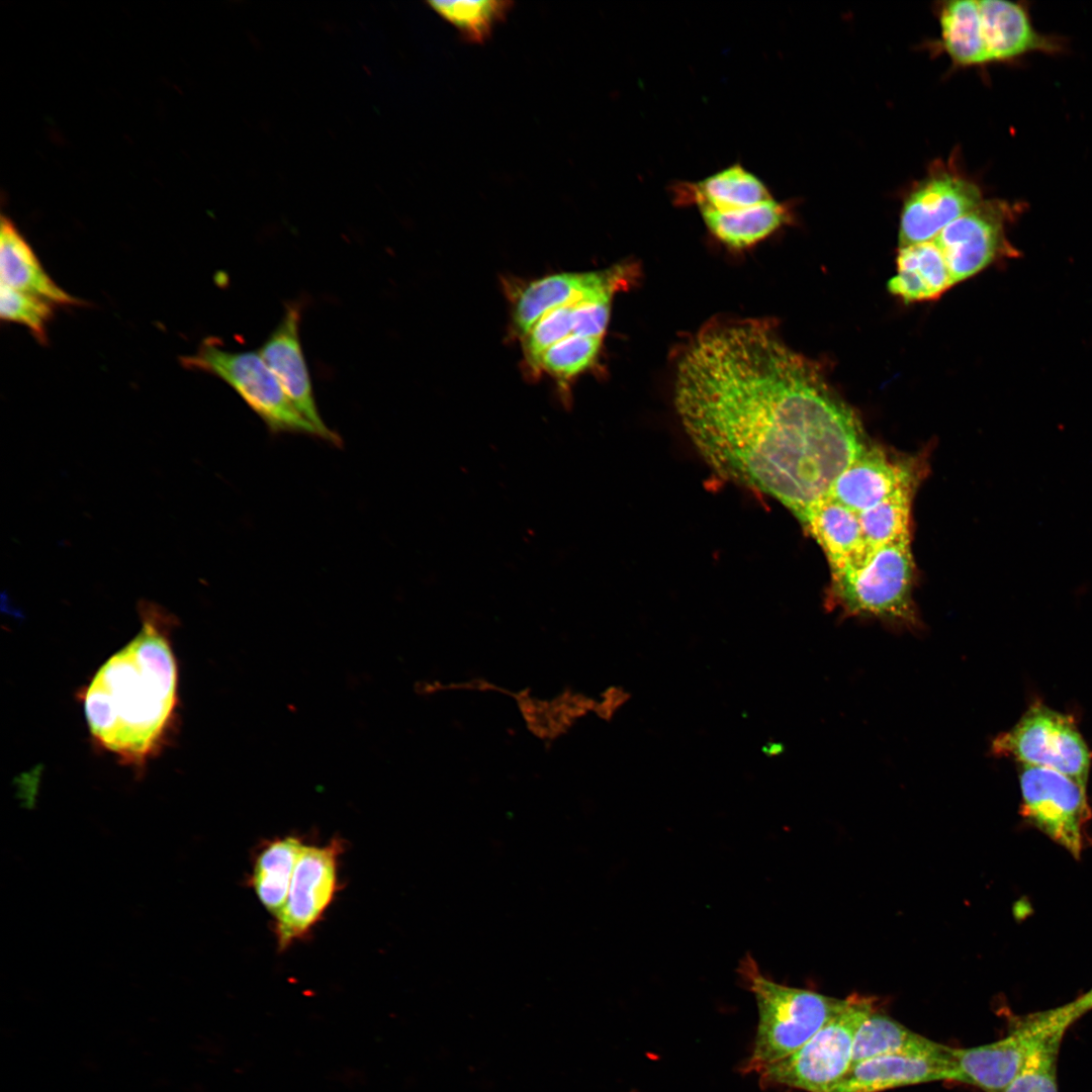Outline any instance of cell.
Instances as JSON below:
<instances>
[{
    "instance_id": "52a82bcc",
    "label": "cell",
    "mask_w": 1092,
    "mask_h": 1092,
    "mask_svg": "<svg viewBox=\"0 0 1092 1092\" xmlns=\"http://www.w3.org/2000/svg\"><path fill=\"white\" fill-rule=\"evenodd\" d=\"M996 755L1059 771L1086 788L1092 754L1074 719L1033 704L1019 721L992 742Z\"/></svg>"
},
{
    "instance_id": "ac0fdd59",
    "label": "cell",
    "mask_w": 1092,
    "mask_h": 1092,
    "mask_svg": "<svg viewBox=\"0 0 1092 1092\" xmlns=\"http://www.w3.org/2000/svg\"><path fill=\"white\" fill-rule=\"evenodd\" d=\"M983 38L990 62L1009 61L1031 52L1056 53L1058 38L1033 27L1025 7L1004 0H980Z\"/></svg>"
},
{
    "instance_id": "6da1fadb",
    "label": "cell",
    "mask_w": 1092,
    "mask_h": 1092,
    "mask_svg": "<svg viewBox=\"0 0 1092 1092\" xmlns=\"http://www.w3.org/2000/svg\"><path fill=\"white\" fill-rule=\"evenodd\" d=\"M673 400L719 476L775 498L799 521L867 447L819 365L760 320L697 333L676 363Z\"/></svg>"
},
{
    "instance_id": "ba28073f",
    "label": "cell",
    "mask_w": 1092,
    "mask_h": 1092,
    "mask_svg": "<svg viewBox=\"0 0 1092 1092\" xmlns=\"http://www.w3.org/2000/svg\"><path fill=\"white\" fill-rule=\"evenodd\" d=\"M1081 1017L1072 1002L1027 1015L994 1042L953 1049L960 1083L984 1092H1002L1019 1074L1030 1054L1051 1033L1067 1030Z\"/></svg>"
},
{
    "instance_id": "e0dca14e",
    "label": "cell",
    "mask_w": 1092,
    "mask_h": 1092,
    "mask_svg": "<svg viewBox=\"0 0 1092 1092\" xmlns=\"http://www.w3.org/2000/svg\"><path fill=\"white\" fill-rule=\"evenodd\" d=\"M936 1081L960 1082L953 1059L880 1056L851 1066L831 1092H884Z\"/></svg>"
},
{
    "instance_id": "7402d4cb",
    "label": "cell",
    "mask_w": 1092,
    "mask_h": 1092,
    "mask_svg": "<svg viewBox=\"0 0 1092 1092\" xmlns=\"http://www.w3.org/2000/svg\"><path fill=\"white\" fill-rule=\"evenodd\" d=\"M951 286L948 268L932 240L899 247L897 273L888 283L893 295L907 303L933 300Z\"/></svg>"
},
{
    "instance_id": "7c38bea8",
    "label": "cell",
    "mask_w": 1092,
    "mask_h": 1092,
    "mask_svg": "<svg viewBox=\"0 0 1092 1092\" xmlns=\"http://www.w3.org/2000/svg\"><path fill=\"white\" fill-rule=\"evenodd\" d=\"M980 187L969 178L936 168L906 197L899 224V247L930 241L947 224L983 201Z\"/></svg>"
},
{
    "instance_id": "e575fe53",
    "label": "cell",
    "mask_w": 1092,
    "mask_h": 1092,
    "mask_svg": "<svg viewBox=\"0 0 1092 1092\" xmlns=\"http://www.w3.org/2000/svg\"><path fill=\"white\" fill-rule=\"evenodd\" d=\"M631 695L622 687L605 689L596 700L593 713L604 721H611L616 713L630 700Z\"/></svg>"
},
{
    "instance_id": "2e32d148",
    "label": "cell",
    "mask_w": 1092,
    "mask_h": 1092,
    "mask_svg": "<svg viewBox=\"0 0 1092 1092\" xmlns=\"http://www.w3.org/2000/svg\"><path fill=\"white\" fill-rule=\"evenodd\" d=\"M673 202L695 205L701 213H727L774 199L767 185L740 163L698 181H673Z\"/></svg>"
},
{
    "instance_id": "836d02e7",
    "label": "cell",
    "mask_w": 1092,
    "mask_h": 1092,
    "mask_svg": "<svg viewBox=\"0 0 1092 1092\" xmlns=\"http://www.w3.org/2000/svg\"><path fill=\"white\" fill-rule=\"evenodd\" d=\"M420 690H421V693H423V694H435V693H439V692H443V691H445V692H447V691H468V692H479V693H489V692H491V693H500V694H504V695H510V697L513 694V692L508 691L507 689H505V688H503V687H500V686H498V685H496V684H494L492 681H489V680H487L485 678H479V677L470 678L469 680L449 681V682H442V681H439V680H435L433 682L427 684L426 687L420 688Z\"/></svg>"
},
{
    "instance_id": "484cf974",
    "label": "cell",
    "mask_w": 1092,
    "mask_h": 1092,
    "mask_svg": "<svg viewBox=\"0 0 1092 1092\" xmlns=\"http://www.w3.org/2000/svg\"><path fill=\"white\" fill-rule=\"evenodd\" d=\"M304 844L295 836L275 839L264 847L255 862L252 887L261 904L273 915L283 908L293 872Z\"/></svg>"
},
{
    "instance_id": "30bf717a",
    "label": "cell",
    "mask_w": 1092,
    "mask_h": 1092,
    "mask_svg": "<svg viewBox=\"0 0 1092 1092\" xmlns=\"http://www.w3.org/2000/svg\"><path fill=\"white\" fill-rule=\"evenodd\" d=\"M1018 209L1004 200H983L932 239L948 268L953 285L992 265L1017 256L1006 226Z\"/></svg>"
},
{
    "instance_id": "d4e9b609",
    "label": "cell",
    "mask_w": 1092,
    "mask_h": 1092,
    "mask_svg": "<svg viewBox=\"0 0 1092 1092\" xmlns=\"http://www.w3.org/2000/svg\"><path fill=\"white\" fill-rule=\"evenodd\" d=\"M941 43L956 65L990 63L983 38L979 1L953 0L939 9Z\"/></svg>"
},
{
    "instance_id": "1f68e13d",
    "label": "cell",
    "mask_w": 1092,
    "mask_h": 1092,
    "mask_svg": "<svg viewBox=\"0 0 1092 1092\" xmlns=\"http://www.w3.org/2000/svg\"><path fill=\"white\" fill-rule=\"evenodd\" d=\"M571 307L572 303L546 312L525 336V353L533 367L547 349L572 334Z\"/></svg>"
},
{
    "instance_id": "83f0119b",
    "label": "cell",
    "mask_w": 1092,
    "mask_h": 1092,
    "mask_svg": "<svg viewBox=\"0 0 1092 1092\" xmlns=\"http://www.w3.org/2000/svg\"><path fill=\"white\" fill-rule=\"evenodd\" d=\"M428 6L470 43H483L496 24L504 21L514 2L502 0L430 1Z\"/></svg>"
},
{
    "instance_id": "3957f363",
    "label": "cell",
    "mask_w": 1092,
    "mask_h": 1092,
    "mask_svg": "<svg viewBox=\"0 0 1092 1092\" xmlns=\"http://www.w3.org/2000/svg\"><path fill=\"white\" fill-rule=\"evenodd\" d=\"M743 986L755 999L758 1023L743 1074H758L806 1043L846 1004L810 990L779 984L766 977L746 954L737 969Z\"/></svg>"
},
{
    "instance_id": "5b68a950",
    "label": "cell",
    "mask_w": 1092,
    "mask_h": 1092,
    "mask_svg": "<svg viewBox=\"0 0 1092 1092\" xmlns=\"http://www.w3.org/2000/svg\"><path fill=\"white\" fill-rule=\"evenodd\" d=\"M874 1010L873 998L847 997L844 1007L799 1050L757 1074L760 1086L831 1092L849 1071L856 1031Z\"/></svg>"
},
{
    "instance_id": "d6a6232c",
    "label": "cell",
    "mask_w": 1092,
    "mask_h": 1092,
    "mask_svg": "<svg viewBox=\"0 0 1092 1092\" xmlns=\"http://www.w3.org/2000/svg\"><path fill=\"white\" fill-rule=\"evenodd\" d=\"M616 287L605 288L572 303V334L603 339L606 332L611 303Z\"/></svg>"
},
{
    "instance_id": "d590c367",
    "label": "cell",
    "mask_w": 1092,
    "mask_h": 1092,
    "mask_svg": "<svg viewBox=\"0 0 1092 1092\" xmlns=\"http://www.w3.org/2000/svg\"><path fill=\"white\" fill-rule=\"evenodd\" d=\"M1072 1004L1080 1016L1092 1009V988L1072 1001Z\"/></svg>"
},
{
    "instance_id": "4fadbf2b",
    "label": "cell",
    "mask_w": 1092,
    "mask_h": 1092,
    "mask_svg": "<svg viewBox=\"0 0 1092 1092\" xmlns=\"http://www.w3.org/2000/svg\"><path fill=\"white\" fill-rule=\"evenodd\" d=\"M300 311L299 303H288L280 322L258 353L277 378L292 405L315 428L318 437L334 445H341V437L325 424L317 410L299 337Z\"/></svg>"
},
{
    "instance_id": "cb8c5ba5",
    "label": "cell",
    "mask_w": 1092,
    "mask_h": 1092,
    "mask_svg": "<svg viewBox=\"0 0 1092 1092\" xmlns=\"http://www.w3.org/2000/svg\"><path fill=\"white\" fill-rule=\"evenodd\" d=\"M709 233L732 249H746L767 239L792 220L787 202L774 199L727 213H701Z\"/></svg>"
},
{
    "instance_id": "f546056e",
    "label": "cell",
    "mask_w": 1092,
    "mask_h": 1092,
    "mask_svg": "<svg viewBox=\"0 0 1092 1092\" xmlns=\"http://www.w3.org/2000/svg\"><path fill=\"white\" fill-rule=\"evenodd\" d=\"M602 340L570 334L540 356L537 368L560 379L574 377L594 364Z\"/></svg>"
},
{
    "instance_id": "9a60e30c",
    "label": "cell",
    "mask_w": 1092,
    "mask_h": 1092,
    "mask_svg": "<svg viewBox=\"0 0 1092 1092\" xmlns=\"http://www.w3.org/2000/svg\"><path fill=\"white\" fill-rule=\"evenodd\" d=\"M626 267L585 273H561L531 282L520 293L515 309L514 324L520 334L526 336L532 327L548 311L573 303L596 291L627 283Z\"/></svg>"
},
{
    "instance_id": "f1b7e54d",
    "label": "cell",
    "mask_w": 1092,
    "mask_h": 1092,
    "mask_svg": "<svg viewBox=\"0 0 1092 1092\" xmlns=\"http://www.w3.org/2000/svg\"><path fill=\"white\" fill-rule=\"evenodd\" d=\"M1065 1032L1058 1030L1048 1035L1002 1092H1058L1057 1063Z\"/></svg>"
},
{
    "instance_id": "8992f818",
    "label": "cell",
    "mask_w": 1092,
    "mask_h": 1092,
    "mask_svg": "<svg viewBox=\"0 0 1092 1092\" xmlns=\"http://www.w3.org/2000/svg\"><path fill=\"white\" fill-rule=\"evenodd\" d=\"M189 369L216 376L229 384L273 434L318 437L315 428L292 405L258 351H230L218 340L205 339L192 355L181 357Z\"/></svg>"
},
{
    "instance_id": "5bb4252c",
    "label": "cell",
    "mask_w": 1092,
    "mask_h": 1092,
    "mask_svg": "<svg viewBox=\"0 0 1092 1092\" xmlns=\"http://www.w3.org/2000/svg\"><path fill=\"white\" fill-rule=\"evenodd\" d=\"M912 462L892 459L876 447H866L838 476L828 494L856 513L886 499L901 488L916 486Z\"/></svg>"
},
{
    "instance_id": "ffe728a7",
    "label": "cell",
    "mask_w": 1092,
    "mask_h": 1092,
    "mask_svg": "<svg viewBox=\"0 0 1092 1092\" xmlns=\"http://www.w3.org/2000/svg\"><path fill=\"white\" fill-rule=\"evenodd\" d=\"M823 550L831 571L861 563L866 549L858 513L827 496L800 521Z\"/></svg>"
},
{
    "instance_id": "277c9868",
    "label": "cell",
    "mask_w": 1092,
    "mask_h": 1092,
    "mask_svg": "<svg viewBox=\"0 0 1092 1092\" xmlns=\"http://www.w3.org/2000/svg\"><path fill=\"white\" fill-rule=\"evenodd\" d=\"M914 572L910 541L880 547L861 563L831 571L828 602L848 617L915 628Z\"/></svg>"
},
{
    "instance_id": "8fae6325",
    "label": "cell",
    "mask_w": 1092,
    "mask_h": 1092,
    "mask_svg": "<svg viewBox=\"0 0 1092 1092\" xmlns=\"http://www.w3.org/2000/svg\"><path fill=\"white\" fill-rule=\"evenodd\" d=\"M342 851L343 842L339 839L325 846H303L286 902L275 916V933L281 950L305 936L322 919L338 890V860Z\"/></svg>"
},
{
    "instance_id": "44dd1931",
    "label": "cell",
    "mask_w": 1092,
    "mask_h": 1092,
    "mask_svg": "<svg viewBox=\"0 0 1092 1092\" xmlns=\"http://www.w3.org/2000/svg\"><path fill=\"white\" fill-rule=\"evenodd\" d=\"M902 1056L952 1059V1048L933 1041L874 1010L856 1031L851 1066L870 1058Z\"/></svg>"
},
{
    "instance_id": "7a4b0ae2",
    "label": "cell",
    "mask_w": 1092,
    "mask_h": 1092,
    "mask_svg": "<svg viewBox=\"0 0 1092 1092\" xmlns=\"http://www.w3.org/2000/svg\"><path fill=\"white\" fill-rule=\"evenodd\" d=\"M141 629L80 691L95 744L143 770L170 743L178 723L179 670L172 645L177 619L140 601Z\"/></svg>"
},
{
    "instance_id": "603a6c76",
    "label": "cell",
    "mask_w": 1092,
    "mask_h": 1092,
    "mask_svg": "<svg viewBox=\"0 0 1092 1092\" xmlns=\"http://www.w3.org/2000/svg\"><path fill=\"white\" fill-rule=\"evenodd\" d=\"M528 731L546 743H552L594 711L596 699L572 688H565L552 698H540L529 689L511 696Z\"/></svg>"
},
{
    "instance_id": "4316f807",
    "label": "cell",
    "mask_w": 1092,
    "mask_h": 1092,
    "mask_svg": "<svg viewBox=\"0 0 1092 1092\" xmlns=\"http://www.w3.org/2000/svg\"><path fill=\"white\" fill-rule=\"evenodd\" d=\"M915 486L899 489L878 505L858 513L866 549L910 541L911 505Z\"/></svg>"
},
{
    "instance_id": "d6986e66",
    "label": "cell",
    "mask_w": 1092,
    "mask_h": 1092,
    "mask_svg": "<svg viewBox=\"0 0 1092 1092\" xmlns=\"http://www.w3.org/2000/svg\"><path fill=\"white\" fill-rule=\"evenodd\" d=\"M0 275L1 284L35 295L55 305L84 304L52 279L25 237L11 218L4 214L0 224Z\"/></svg>"
},
{
    "instance_id": "4dcf8cb0",
    "label": "cell",
    "mask_w": 1092,
    "mask_h": 1092,
    "mask_svg": "<svg viewBox=\"0 0 1092 1092\" xmlns=\"http://www.w3.org/2000/svg\"><path fill=\"white\" fill-rule=\"evenodd\" d=\"M55 306L46 299L1 284V320L24 326L41 345L48 343V325L54 316Z\"/></svg>"
},
{
    "instance_id": "9c48e42d",
    "label": "cell",
    "mask_w": 1092,
    "mask_h": 1092,
    "mask_svg": "<svg viewBox=\"0 0 1092 1092\" xmlns=\"http://www.w3.org/2000/svg\"><path fill=\"white\" fill-rule=\"evenodd\" d=\"M1021 815L1079 858L1091 818L1086 788L1054 769L1020 763Z\"/></svg>"
}]
</instances>
